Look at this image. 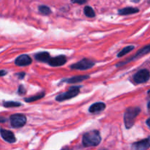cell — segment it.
<instances>
[{
    "label": "cell",
    "instance_id": "obj_11",
    "mask_svg": "<svg viewBox=\"0 0 150 150\" xmlns=\"http://www.w3.org/2000/svg\"><path fill=\"white\" fill-rule=\"evenodd\" d=\"M149 53H150V45H146V46L144 47L143 48H142V49L139 50V51H138L137 53H136V54L135 56H133V57H132L130 59L127 60V61L125 62H122V63H118L117 64V67H119V66L121 64H125V63H127L128 62L131 61V60L134 59H138V58H140V57H143V56L146 55V54H149Z\"/></svg>",
    "mask_w": 150,
    "mask_h": 150
},
{
    "label": "cell",
    "instance_id": "obj_18",
    "mask_svg": "<svg viewBox=\"0 0 150 150\" xmlns=\"http://www.w3.org/2000/svg\"><path fill=\"white\" fill-rule=\"evenodd\" d=\"M133 49H134V46H133V45H129V46L125 47V48L118 54V57H123V56L126 55V54H128L129 52L133 51Z\"/></svg>",
    "mask_w": 150,
    "mask_h": 150
},
{
    "label": "cell",
    "instance_id": "obj_15",
    "mask_svg": "<svg viewBox=\"0 0 150 150\" xmlns=\"http://www.w3.org/2000/svg\"><path fill=\"white\" fill-rule=\"evenodd\" d=\"M139 10L138 8L136 7H125V8L121 9V10H119V14L122 15V16H127V15H130L133 14V13H138Z\"/></svg>",
    "mask_w": 150,
    "mask_h": 150
},
{
    "label": "cell",
    "instance_id": "obj_7",
    "mask_svg": "<svg viewBox=\"0 0 150 150\" xmlns=\"http://www.w3.org/2000/svg\"><path fill=\"white\" fill-rule=\"evenodd\" d=\"M150 147V138L136 142L132 145V150H146Z\"/></svg>",
    "mask_w": 150,
    "mask_h": 150
},
{
    "label": "cell",
    "instance_id": "obj_6",
    "mask_svg": "<svg viewBox=\"0 0 150 150\" xmlns=\"http://www.w3.org/2000/svg\"><path fill=\"white\" fill-rule=\"evenodd\" d=\"M150 78V73L146 69L138 71L133 76V80L136 83H143L147 81Z\"/></svg>",
    "mask_w": 150,
    "mask_h": 150
},
{
    "label": "cell",
    "instance_id": "obj_21",
    "mask_svg": "<svg viewBox=\"0 0 150 150\" xmlns=\"http://www.w3.org/2000/svg\"><path fill=\"white\" fill-rule=\"evenodd\" d=\"M18 92L19 95H23V94L26 93V89H25L24 86L21 85V86H19L18 91Z\"/></svg>",
    "mask_w": 150,
    "mask_h": 150
},
{
    "label": "cell",
    "instance_id": "obj_5",
    "mask_svg": "<svg viewBox=\"0 0 150 150\" xmlns=\"http://www.w3.org/2000/svg\"><path fill=\"white\" fill-rule=\"evenodd\" d=\"M95 64L94 62L92 60L88 59H83L81 61L75 63L70 66L71 69H75V70H85L90 69Z\"/></svg>",
    "mask_w": 150,
    "mask_h": 150
},
{
    "label": "cell",
    "instance_id": "obj_9",
    "mask_svg": "<svg viewBox=\"0 0 150 150\" xmlns=\"http://www.w3.org/2000/svg\"><path fill=\"white\" fill-rule=\"evenodd\" d=\"M32 62V60L29 56L23 54L17 57L15 61V64L17 66H27Z\"/></svg>",
    "mask_w": 150,
    "mask_h": 150
},
{
    "label": "cell",
    "instance_id": "obj_12",
    "mask_svg": "<svg viewBox=\"0 0 150 150\" xmlns=\"http://www.w3.org/2000/svg\"><path fill=\"white\" fill-rule=\"evenodd\" d=\"M105 108V104L103 103H95L92 104L89 108V111L90 113L92 114H97V113H99L100 111H103Z\"/></svg>",
    "mask_w": 150,
    "mask_h": 150
},
{
    "label": "cell",
    "instance_id": "obj_27",
    "mask_svg": "<svg viewBox=\"0 0 150 150\" xmlns=\"http://www.w3.org/2000/svg\"><path fill=\"white\" fill-rule=\"evenodd\" d=\"M148 108L150 110V101L149 102V103H148Z\"/></svg>",
    "mask_w": 150,
    "mask_h": 150
},
{
    "label": "cell",
    "instance_id": "obj_24",
    "mask_svg": "<svg viewBox=\"0 0 150 150\" xmlns=\"http://www.w3.org/2000/svg\"><path fill=\"white\" fill-rule=\"evenodd\" d=\"M6 74H7V72L5 70H0V76H4Z\"/></svg>",
    "mask_w": 150,
    "mask_h": 150
},
{
    "label": "cell",
    "instance_id": "obj_29",
    "mask_svg": "<svg viewBox=\"0 0 150 150\" xmlns=\"http://www.w3.org/2000/svg\"><path fill=\"white\" fill-rule=\"evenodd\" d=\"M148 95H149V96H150V90L148 91Z\"/></svg>",
    "mask_w": 150,
    "mask_h": 150
},
{
    "label": "cell",
    "instance_id": "obj_20",
    "mask_svg": "<svg viewBox=\"0 0 150 150\" xmlns=\"http://www.w3.org/2000/svg\"><path fill=\"white\" fill-rule=\"evenodd\" d=\"M4 107L6 108H12V107H19L21 105V103L18 102H13V101H7V102H4L3 103Z\"/></svg>",
    "mask_w": 150,
    "mask_h": 150
},
{
    "label": "cell",
    "instance_id": "obj_17",
    "mask_svg": "<svg viewBox=\"0 0 150 150\" xmlns=\"http://www.w3.org/2000/svg\"><path fill=\"white\" fill-rule=\"evenodd\" d=\"M83 11H84V14L86 15L87 17L89 18H94L95 16V13L93 9L92 8L89 6H86L83 9Z\"/></svg>",
    "mask_w": 150,
    "mask_h": 150
},
{
    "label": "cell",
    "instance_id": "obj_22",
    "mask_svg": "<svg viewBox=\"0 0 150 150\" xmlns=\"http://www.w3.org/2000/svg\"><path fill=\"white\" fill-rule=\"evenodd\" d=\"M16 76L18 77L19 79H22L24 78V76H25V73H17L16 74Z\"/></svg>",
    "mask_w": 150,
    "mask_h": 150
},
{
    "label": "cell",
    "instance_id": "obj_25",
    "mask_svg": "<svg viewBox=\"0 0 150 150\" xmlns=\"http://www.w3.org/2000/svg\"><path fill=\"white\" fill-rule=\"evenodd\" d=\"M6 121V119L4 117H0V123L1 122H4Z\"/></svg>",
    "mask_w": 150,
    "mask_h": 150
},
{
    "label": "cell",
    "instance_id": "obj_13",
    "mask_svg": "<svg viewBox=\"0 0 150 150\" xmlns=\"http://www.w3.org/2000/svg\"><path fill=\"white\" fill-rule=\"evenodd\" d=\"M88 79H89V76H73V77L70 78V79H65V80H64V81L69 83H79V82H81Z\"/></svg>",
    "mask_w": 150,
    "mask_h": 150
},
{
    "label": "cell",
    "instance_id": "obj_14",
    "mask_svg": "<svg viewBox=\"0 0 150 150\" xmlns=\"http://www.w3.org/2000/svg\"><path fill=\"white\" fill-rule=\"evenodd\" d=\"M35 57L36 60H38V61H40V62H48V60H49L50 58H51V57H50V54L48 52L38 53V54H35Z\"/></svg>",
    "mask_w": 150,
    "mask_h": 150
},
{
    "label": "cell",
    "instance_id": "obj_23",
    "mask_svg": "<svg viewBox=\"0 0 150 150\" xmlns=\"http://www.w3.org/2000/svg\"><path fill=\"white\" fill-rule=\"evenodd\" d=\"M73 3H76V4H85L86 2V1H73Z\"/></svg>",
    "mask_w": 150,
    "mask_h": 150
},
{
    "label": "cell",
    "instance_id": "obj_4",
    "mask_svg": "<svg viewBox=\"0 0 150 150\" xmlns=\"http://www.w3.org/2000/svg\"><path fill=\"white\" fill-rule=\"evenodd\" d=\"M10 124L12 127L15 128H19L25 125L26 122V118L23 114H13L10 117Z\"/></svg>",
    "mask_w": 150,
    "mask_h": 150
},
{
    "label": "cell",
    "instance_id": "obj_16",
    "mask_svg": "<svg viewBox=\"0 0 150 150\" xmlns=\"http://www.w3.org/2000/svg\"><path fill=\"white\" fill-rule=\"evenodd\" d=\"M44 96H45V93H44V92H42V93H40V94H38V95H35V96L30 97V98H25L24 100L26 102L31 103V102H34V101L38 100H40V99H41V98H43Z\"/></svg>",
    "mask_w": 150,
    "mask_h": 150
},
{
    "label": "cell",
    "instance_id": "obj_8",
    "mask_svg": "<svg viewBox=\"0 0 150 150\" xmlns=\"http://www.w3.org/2000/svg\"><path fill=\"white\" fill-rule=\"evenodd\" d=\"M67 62V59L64 56H58V57H53V58H50L48 60V63L52 67H59V66H62L64 64Z\"/></svg>",
    "mask_w": 150,
    "mask_h": 150
},
{
    "label": "cell",
    "instance_id": "obj_10",
    "mask_svg": "<svg viewBox=\"0 0 150 150\" xmlns=\"http://www.w3.org/2000/svg\"><path fill=\"white\" fill-rule=\"evenodd\" d=\"M0 134H1L2 139L7 142H8V143H14V142H16V139L13 132L1 128L0 129Z\"/></svg>",
    "mask_w": 150,
    "mask_h": 150
},
{
    "label": "cell",
    "instance_id": "obj_28",
    "mask_svg": "<svg viewBox=\"0 0 150 150\" xmlns=\"http://www.w3.org/2000/svg\"><path fill=\"white\" fill-rule=\"evenodd\" d=\"M100 150H108L107 149H105V148H102V149H100Z\"/></svg>",
    "mask_w": 150,
    "mask_h": 150
},
{
    "label": "cell",
    "instance_id": "obj_3",
    "mask_svg": "<svg viewBox=\"0 0 150 150\" xmlns=\"http://www.w3.org/2000/svg\"><path fill=\"white\" fill-rule=\"evenodd\" d=\"M79 92H80V87L79 86H72L67 92L60 94L58 96H57L56 100L62 102V101L70 100L71 98L77 96L79 94Z\"/></svg>",
    "mask_w": 150,
    "mask_h": 150
},
{
    "label": "cell",
    "instance_id": "obj_19",
    "mask_svg": "<svg viewBox=\"0 0 150 150\" xmlns=\"http://www.w3.org/2000/svg\"><path fill=\"white\" fill-rule=\"evenodd\" d=\"M39 12L42 15H49L51 13V9L46 5H40L38 7Z\"/></svg>",
    "mask_w": 150,
    "mask_h": 150
},
{
    "label": "cell",
    "instance_id": "obj_1",
    "mask_svg": "<svg viewBox=\"0 0 150 150\" xmlns=\"http://www.w3.org/2000/svg\"><path fill=\"white\" fill-rule=\"evenodd\" d=\"M100 135L98 130L87 132L83 136V144L86 147L96 146L100 144Z\"/></svg>",
    "mask_w": 150,
    "mask_h": 150
},
{
    "label": "cell",
    "instance_id": "obj_2",
    "mask_svg": "<svg viewBox=\"0 0 150 150\" xmlns=\"http://www.w3.org/2000/svg\"><path fill=\"white\" fill-rule=\"evenodd\" d=\"M140 111L141 109L139 107H130L126 110L124 116V121L126 128L130 129L133 127L135 123V120Z\"/></svg>",
    "mask_w": 150,
    "mask_h": 150
},
{
    "label": "cell",
    "instance_id": "obj_26",
    "mask_svg": "<svg viewBox=\"0 0 150 150\" xmlns=\"http://www.w3.org/2000/svg\"><path fill=\"white\" fill-rule=\"evenodd\" d=\"M146 125H147L150 127V118H149L147 120H146Z\"/></svg>",
    "mask_w": 150,
    "mask_h": 150
}]
</instances>
